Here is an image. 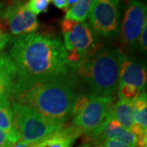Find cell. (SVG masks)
<instances>
[{"instance_id": "cell-13", "label": "cell", "mask_w": 147, "mask_h": 147, "mask_svg": "<svg viewBox=\"0 0 147 147\" xmlns=\"http://www.w3.org/2000/svg\"><path fill=\"white\" fill-rule=\"evenodd\" d=\"M17 70L9 55L0 53V98L13 94Z\"/></svg>"}, {"instance_id": "cell-11", "label": "cell", "mask_w": 147, "mask_h": 147, "mask_svg": "<svg viewBox=\"0 0 147 147\" xmlns=\"http://www.w3.org/2000/svg\"><path fill=\"white\" fill-rule=\"evenodd\" d=\"M146 75L145 65L124 57L121 63L119 87L128 84L136 87L143 92L146 86Z\"/></svg>"}, {"instance_id": "cell-22", "label": "cell", "mask_w": 147, "mask_h": 147, "mask_svg": "<svg viewBox=\"0 0 147 147\" xmlns=\"http://www.w3.org/2000/svg\"><path fill=\"white\" fill-rule=\"evenodd\" d=\"M100 147H130L127 146V144L121 142L119 141H116V140H108L103 142Z\"/></svg>"}, {"instance_id": "cell-5", "label": "cell", "mask_w": 147, "mask_h": 147, "mask_svg": "<svg viewBox=\"0 0 147 147\" xmlns=\"http://www.w3.org/2000/svg\"><path fill=\"white\" fill-rule=\"evenodd\" d=\"M113 96L81 95L74 105V126L82 132L90 134L103 123L108 111L113 105Z\"/></svg>"}, {"instance_id": "cell-18", "label": "cell", "mask_w": 147, "mask_h": 147, "mask_svg": "<svg viewBox=\"0 0 147 147\" xmlns=\"http://www.w3.org/2000/svg\"><path fill=\"white\" fill-rule=\"evenodd\" d=\"M118 92H119V100H127V101L134 100L142 93V92L137 88L131 85H128V84L119 86L118 88Z\"/></svg>"}, {"instance_id": "cell-8", "label": "cell", "mask_w": 147, "mask_h": 147, "mask_svg": "<svg viewBox=\"0 0 147 147\" xmlns=\"http://www.w3.org/2000/svg\"><path fill=\"white\" fill-rule=\"evenodd\" d=\"M2 18L5 20L11 34L16 37L33 34L39 27L37 16L27 7L26 3L19 1L6 7Z\"/></svg>"}, {"instance_id": "cell-24", "label": "cell", "mask_w": 147, "mask_h": 147, "mask_svg": "<svg viewBox=\"0 0 147 147\" xmlns=\"http://www.w3.org/2000/svg\"><path fill=\"white\" fill-rule=\"evenodd\" d=\"M55 7H57L59 9L62 10H68L67 7V0H50Z\"/></svg>"}, {"instance_id": "cell-27", "label": "cell", "mask_w": 147, "mask_h": 147, "mask_svg": "<svg viewBox=\"0 0 147 147\" xmlns=\"http://www.w3.org/2000/svg\"><path fill=\"white\" fill-rule=\"evenodd\" d=\"M5 9V6L3 3H0V19L3 17V11Z\"/></svg>"}, {"instance_id": "cell-1", "label": "cell", "mask_w": 147, "mask_h": 147, "mask_svg": "<svg viewBox=\"0 0 147 147\" xmlns=\"http://www.w3.org/2000/svg\"><path fill=\"white\" fill-rule=\"evenodd\" d=\"M9 56L17 70L13 94L38 82L64 77L68 71L63 42L46 34L16 37Z\"/></svg>"}, {"instance_id": "cell-21", "label": "cell", "mask_w": 147, "mask_h": 147, "mask_svg": "<svg viewBox=\"0 0 147 147\" xmlns=\"http://www.w3.org/2000/svg\"><path fill=\"white\" fill-rule=\"evenodd\" d=\"M10 40L11 35L3 30V27L0 24V53H2V51L5 48Z\"/></svg>"}, {"instance_id": "cell-6", "label": "cell", "mask_w": 147, "mask_h": 147, "mask_svg": "<svg viewBox=\"0 0 147 147\" xmlns=\"http://www.w3.org/2000/svg\"><path fill=\"white\" fill-rule=\"evenodd\" d=\"M121 0H96L88 18L95 34L104 38L115 35L119 24Z\"/></svg>"}, {"instance_id": "cell-2", "label": "cell", "mask_w": 147, "mask_h": 147, "mask_svg": "<svg viewBox=\"0 0 147 147\" xmlns=\"http://www.w3.org/2000/svg\"><path fill=\"white\" fill-rule=\"evenodd\" d=\"M16 102L27 105L50 120L64 123L72 115L78 96L65 76L31 84L15 93Z\"/></svg>"}, {"instance_id": "cell-12", "label": "cell", "mask_w": 147, "mask_h": 147, "mask_svg": "<svg viewBox=\"0 0 147 147\" xmlns=\"http://www.w3.org/2000/svg\"><path fill=\"white\" fill-rule=\"evenodd\" d=\"M83 133L75 126L62 127L33 145V147H71L74 141Z\"/></svg>"}, {"instance_id": "cell-15", "label": "cell", "mask_w": 147, "mask_h": 147, "mask_svg": "<svg viewBox=\"0 0 147 147\" xmlns=\"http://www.w3.org/2000/svg\"><path fill=\"white\" fill-rule=\"evenodd\" d=\"M0 129L13 144L20 141V135L14 125L11 105L7 97L0 98Z\"/></svg>"}, {"instance_id": "cell-4", "label": "cell", "mask_w": 147, "mask_h": 147, "mask_svg": "<svg viewBox=\"0 0 147 147\" xmlns=\"http://www.w3.org/2000/svg\"><path fill=\"white\" fill-rule=\"evenodd\" d=\"M11 109L20 140L27 143L35 144L64 127V123L50 120L27 105L14 102Z\"/></svg>"}, {"instance_id": "cell-19", "label": "cell", "mask_w": 147, "mask_h": 147, "mask_svg": "<svg viewBox=\"0 0 147 147\" xmlns=\"http://www.w3.org/2000/svg\"><path fill=\"white\" fill-rule=\"evenodd\" d=\"M50 2V0H29L26 3V6L30 11L37 16L47 11Z\"/></svg>"}, {"instance_id": "cell-9", "label": "cell", "mask_w": 147, "mask_h": 147, "mask_svg": "<svg viewBox=\"0 0 147 147\" xmlns=\"http://www.w3.org/2000/svg\"><path fill=\"white\" fill-rule=\"evenodd\" d=\"M146 22V4L139 0H129L121 26L123 43L129 46L135 44Z\"/></svg>"}, {"instance_id": "cell-7", "label": "cell", "mask_w": 147, "mask_h": 147, "mask_svg": "<svg viewBox=\"0 0 147 147\" xmlns=\"http://www.w3.org/2000/svg\"><path fill=\"white\" fill-rule=\"evenodd\" d=\"M65 47L86 55L95 46V34L88 23L64 19L61 22Z\"/></svg>"}, {"instance_id": "cell-26", "label": "cell", "mask_w": 147, "mask_h": 147, "mask_svg": "<svg viewBox=\"0 0 147 147\" xmlns=\"http://www.w3.org/2000/svg\"><path fill=\"white\" fill-rule=\"evenodd\" d=\"M79 0H67V7H68V9L71 7L73 6L74 4H75Z\"/></svg>"}, {"instance_id": "cell-25", "label": "cell", "mask_w": 147, "mask_h": 147, "mask_svg": "<svg viewBox=\"0 0 147 147\" xmlns=\"http://www.w3.org/2000/svg\"><path fill=\"white\" fill-rule=\"evenodd\" d=\"M33 145L34 144H30V143H27L23 141H18L11 147H33Z\"/></svg>"}, {"instance_id": "cell-17", "label": "cell", "mask_w": 147, "mask_h": 147, "mask_svg": "<svg viewBox=\"0 0 147 147\" xmlns=\"http://www.w3.org/2000/svg\"><path fill=\"white\" fill-rule=\"evenodd\" d=\"M134 123L147 131V97L146 92H142L133 100Z\"/></svg>"}, {"instance_id": "cell-16", "label": "cell", "mask_w": 147, "mask_h": 147, "mask_svg": "<svg viewBox=\"0 0 147 147\" xmlns=\"http://www.w3.org/2000/svg\"><path fill=\"white\" fill-rule=\"evenodd\" d=\"M96 2V0H79L67 10L65 19L84 22Z\"/></svg>"}, {"instance_id": "cell-23", "label": "cell", "mask_w": 147, "mask_h": 147, "mask_svg": "<svg viewBox=\"0 0 147 147\" xmlns=\"http://www.w3.org/2000/svg\"><path fill=\"white\" fill-rule=\"evenodd\" d=\"M14 144L6 135L5 132L0 129V147H11Z\"/></svg>"}, {"instance_id": "cell-10", "label": "cell", "mask_w": 147, "mask_h": 147, "mask_svg": "<svg viewBox=\"0 0 147 147\" xmlns=\"http://www.w3.org/2000/svg\"><path fill=\"white\" fill-rule=\"evenodd\" d=\"M89 135L95 142L100 146L108 140L119 141L130 147H135L136 146V136L121 126L120 123L112 118L109 113L105 117L103 123Z\"/></svg>"}, {"instance_id": "cell-3", "label": "cell", "mask_w": 147, "mask_h": 147, "mask_svg": "<svg viewBox=\"0 0 147 147\" xmlns=\"http://www.w3.org/2000/svg\"><path fill=\"white\" fill-rule=\"evenodd\" d=\"M124 57L119 49L95 45L76 70L93 95L113 96L119 88L121 63Z\"/></svg>"}, {"instance_id": "cell-14", "label": "cell", "mask_w": 147, "mask_h": 147, "mask_svg": "<svg viewBox=\"0 0 147 147\" xmlns=\"http://www.w3.org/2000/svg\"><path fill=\"white\" fill-rule=\"evenodd\" d=\"M109 115L118 121L121 126L131 131L134 125V104L132 101L119 100L115 105H111Z\"/></svg>"}, {"instance_id": "cell-20", "label": "cell", "mask_w": 147, "mask_h": 147, "mask_svg": "<svg viewBox=\"0 0 147 147\" xmlns=\"http://www.w3.org/2000/svg\"><path fill=\"white\" fill-rule=\"evenodd\" d=\"M147 22L145 24V26L142 29V33L139 36L138 38V42H139V45H140V48L142 52H146L147 48Z\"/></svg>"}]
</instances>
